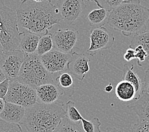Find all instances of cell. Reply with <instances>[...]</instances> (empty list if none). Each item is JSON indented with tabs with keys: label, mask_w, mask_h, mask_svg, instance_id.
I'll list each match as a JSON object with an SVG mask.
<instances>
[{
	"label": "cell",
	"mask_w": 149,
	"mask_h": 132,
	"mask_svg": "<svg viewBox=\"0 0 149 132\" xmlns=\"http://www.w3.org/2000/svg\"><path fill=\"white\" fill-rule=\"evenodd\" d=\"M18 24L27 31L42 36L53 26L62 21L56 5L52 0L41 3L23 0L16 12Z\"/></svg>",
	"instance_id": "1"
},
{
	"label": "cell",
	"mask_w": 149,
	"mask_h": 132,
	"mask_svg": "<svg viewBox=\"0 0 149 132\" xmlns=\"http://www.w3.org/2000/svg\"><path fill=\"white\" fill-rule=\"evenodd\" d=\"M149 22V9L139 0L121 3L110 12L107 23L110 27L128 37L147 31Z\"/></svg>",
	"instance_id": "2"
},
{
	"label": "cell",
	"mask_w": 149,
	"mask_h": 132,
	"mask_svg": "<svg viewBox=\"0 0 149 132\" xmlns=\"http://www.w3.org/2000/svg\"><path fill=\"white\" fill-rule=\"evenodd\" d=\"M65 116L63 102L53 104L38 102L26 109L22 124L27 132H54Z\"/></svg>",
	"instance_id": "3"
},
{
	"label": "cell",
	"mask_w": 149,
	"mask_h": 132,
	"mask_svg": "<svg viewBox=\"0 0 149 132\" xmlns=\"http://www.w3.org/2000/svg\"><path fill=\"white\" fill-rule=\"evenodd\" d=\"M20 83L36 89L42 85L54 82L53 74L45 69L36 53L26 54L17 79Z\"/></svg>",
	"instance_id": "4"
},
{
	"label": "cell",
	"mask_w": 149,
	"mask_h": 132,
	"mask_svg": "<svg viewBox=\"0 0 149 132\" xmlns=\"http://www.w3.org/2000/svg\"><path fill=\"white\" fill-rule=\"evenodd\" d=\"M20 41L16 13L5 5L0 6V43L3 53L18 49Z\"/></svg>",
	"instance_id": "5"
},
{
	"label": "cell",
	"mask_w": 149,
	"mask_h": 132,
	"mask_svg": "<svg viewBox=\"0 0 149 132\" xmlns=\"http://www.w3.org/2000/svg\"><path fill=\"white\" fill-rule=\"evenodd\" d=\"M5 101L26 109L38 103L36 89L17 80L9 81L8 90Z\"/></svg>",
	"instance_id": "6"
},
{
	"label": "cell",
	"mask_w": 149,
	"mask_h": 132,
	"mask_svg": "<svg viewBox=\"0 0 149 132\" xmlns=\"http://www.w3.org/2000/svg\"><path fill=\"white\" fill-rule=\"evenodd\" d=\"M26 53L20 50L3 53L0 57V68L10 81L16 80L24 61Z\"/></svg>",
	"instance_id": "7"
},
{
	"label": "cell",
	"mask_w": 149,
	"mask_h": 132,
	"mask_svg": "<svg viewBox=\"0 0 149 132\" xmlns=\"http://www.w3.org/2000/svg\"><path fill=\"white\" fill-rule=\"evenodd\" d=\"M62 20L67 26L72 25L86 8L84 0H58L56 4Z\"/></svg>",
	"instance_id": "8"
},
{
	"label": "cell",
	"mask_w": 149,
	"mask_h": 132,
	"mask_svg": "<svg viewBox=\"0 0 149 132\" xmlns=\"http://www.w3.org/2000/svg\"><path fill=\"white\" fill-rule=\"evenodd\" d=\"M70 57L71 53H65L53 48L52 50L40 57L45 69L54 74L67 71Z\"/></svg>",
	"instance_id": "9"
},
{
	"label": "cell",
	"mask_w": 149,
	"mask_h": 132,
	"mask_svg": "<svg viewBox=\"0 0 149 132\" xmlns=\"http://www.w3.org/2000/svg\"><path fill=\"white\" fill-rule=\"evenodd\" d=\"M79 32L74 29H58L52 34L54 48L65 53H71L78 40Z\"/></svg>",
	"instance_id": "10"
},
{
	"label": "cell",
	"mask_w": 149,
	"mask_h": 132,
	"mask_svg": "<svg viewBox=\"0 0 149 132\" xmlns=\"http://www.w3.org/2000/svg\"><path fill=\"white\" fill-rule=\"evenodd\" d=\"M90 46L87 52H93L111 48L114 43L115 38L111 31L104 26L96 27L91 30Z\"/></svg>",
	"instance_id": "11"
},
{
	"label": "cell",
	"mask_w": 149,
	"mask_h": 132,
	"mask_svg": "<svg viewBox=\"0 0 149 132\" xmlns=\"http://www.w3.org/2000/svg\"><path fill=\"white\" fill-rule=\"evenodd\" d=\"M91 55L88 52L78 53L72 51L67 66V72L79 81H83L90 71Z\"/></svg>",
	"instance_id": "12"
},
{
	"label": "cell",
	"mask_w": 149,
	"mask_h": 132,
	"mask_svg": "<svg viewBox=\"0 0 149 132\" xmlns=\"http://www.w3.org/2000/svg\"><path fill=\"white\" fill-rule=\"evenodd\" d=\"M38 101L45 104H53L60 102L63 92L55 83L42 85L36 88Z\"/></svg>",
	"instance_id": "13"
},
{
	"label": "cell",
	"mask_w": 149,
	"mask_h": 132,
	"mask_svg": "<svg viewBox=\"0 0 149 132\" xmlns=\"http://www.w3.org/2000/svg\"><path fill=\"white\" fill-rule=\"evenodd\" d=\"M26 108L5 101V108L0 113V119L8 123L20 124L26 114Z\"/></svg>",
	"instance_id": "14"
},
{
	"label": "cell",
	"mask_w": 149,
	"mask_h": 132,
	"mask_svg": "<svg viewBox=\"0 0 149 132\" xmlns=\"http://www.w3.org/2000/svg\"><path fill=\"white\" fill-rule=\"evenodd\" d=\"M139 117V121L149 122V94L141 93L140 97L127 106Z\"/></svg>",
	"instance_id": "15"
},
{
	"label": "cell",
	"mask_w": 149,
	"mask_h": 132,
	"mask_svg": "<svg viewBox=\"0 0 149 132\" xmlns=\"http://www.w3.org/2000/svg\"><path fill=\"white\" fill-rule=\"evenodd\" d=\"M40 36L27 31L20 33V41L18 50L26 54H33L36 52Z\"/></svg>",
	"instance_id": "16"
},
{
	"label": "cell",
	"mask_w": 149,
	"mask_h": 132,
	"mask_svg": "<svg viewBox=\"0 0 149 132\" xmlns=\"http://www.w3.org/2000/svg\"><path fill=\"white\" fill-rule=\"evenodd\" d=\"M115 94L116 98L122 102H130L136 100L135 88L127 81L122 80L116 85Z\"/></svg>",
	"instance_id": "17"
},
{
	"label": "cell",
	"mask_w": 149,
	"mask_h": 132,
	"mask_svg": "<svg viewBox=\"0 0 149 132\" xmlns=\"http://www.w3.org/2000/svg\"><path fill=\"white\" fill-rule=\"evenodd\" d=\"M54 80L55 83L67 97H71L75 92V86L72 75L67 71L59 73Z\"/></svg>",
	"instance_id": "18"
},
{
	"label": "cell",
	"mask_w": 149,
	"mask_h": 132,
	"mask_svg": "<svg viewBox=\"0 0 149 132\" xmlns=\"http://www.w3.org/2000/svg\"><path fill=\"white\" fill-rule=\"evenodd\" d=\"M123 80L128 81L129 83L132 84L135 88L136 92V100L140 97L143 88V81L141 80L140 77L134 71V66L131 65L130 67L127 64H125L123 70Z\"/></svg>",
	"instance_id": "19"
},
{
	"label": "cell",
	"mask_w": 149,
	"mask_h": 132,
	"mask_svg": "<svg viewBox=\"0 0 149 132\" xmlns=\"http://www.w3.org/2000/svg\"><path fill=\"white\" fill-rule=\"evenodd\" d=\"M137 45H141L142 46L144 51L147 54V59L142 67V68L146 72L149 69V31L134 36L130 46L133 48Z\"/></svg>",
	"instance_id": "20"
},
{
	"label": "cell",
	"mask_w": 149,
	"mask_h": 132,
	"mask_svg": "<svg viewBox=\"0 0 149 132\" xmlns=\"http://www.w3.org/2000/svg\"><path fill=\"white\" fill-rule=\"evenodd\" d=\"M110 12L104 8L95 9L87 16V20L91 26H103L107 22Z\"/></svg>",
	"instance_id": "21"
},
{
	"label": "cell",
	"mask_w": 149,
	"mask_h": 132,
	"mask_svg": "<svg viewBox=\"0 0 149 132\" xmlns=\"http://www.w3.org/2000/svg\"><path fill=\"white\" fill-rule=\"evenodd\" d=\"M54 132H84L81 121L73 122L67 117H64L60 121L58 126Z\"/></svg>",
	"instance_id": "22"
},
{
	"label": "cell",
	"mask_w": 149,
	"mask_h": 132,
	"mask_svg": "<svg viewBox=\"0 0 149 132\" xmlns=\"http://www.w3.org/2000/svg\"><path fill=\"white\" fill-rule=\"evenodd\" d=\"M54 48L52 41V34L48 33L41 36L38 43L36 53L38 56H42L52 50Z\"/></svg>",
	"instance_id": "23"
},
{
	"label": "cell",
	"mask_w": 149,
	"mask_h": 132,
	"mask_svg": "<svg viewBox=\"0 0 149 132\" xmlns=\"http://www.w3.org/2000/svg\"><path fill=\"white\" fill-rule=\"evenodd\" d=\"M65 112V117L73 122H79L83 118L79 110L76 108V103L71 101H69L66 103Z\"/></svg>",
	"instance_id": "24"
},
{
	"label": "cell",
	"mask_w": 149,
	"mask_h": 132,
	"mask_svg": "<svg viewBox=\"0 0 149 132\" xmlns=\"http://www.w3.org/2000/svg\"><path fill=\"white\" fill-rule=\"evenodd\" d=\"M81 123L84 132H102L100 130L101 122L97 117H95L90 120L83 118Z\"/></svg>",
	"instance_id": "25"
},
{
	"label": "cell",
	"mask_w": 149,
	"mask_h": 132,
	"mask_svg": "<svg viewBox=\"0 0 149 132\" xmlns=\"http://www.w3.org/2000/svg\"><path fill=\"white\" fill-rule=\"evenodd\" d=\"M128 1L131 0H94L98 7L105 9L109 12H111L121 3Z\"/></svg>",
	"instance_id": "26"
},
{
	"label": "cell",
	"mask_w": 149,
	"mask_h": 132,
	"mask_svg": "<svg viewBox=\"0 0 149 132\" xmlns=\"http://www.w3.org/2000/svg\"><path fill=\"white\" fill-rule=\"evenodd\" d=\"M0 132H24L19 124L8 123L0 119Z\"/></svg>",
	"instance_id": "27"
},
{
	"label": "cell",
	"mask_w": 149,
	"mask_h": 132,
	"mask_svg": "<svg viewBox=\"0 0 149 132\" xmlns=\"http://www.w3.org/2000/svg\"><path fill=\"white\" fill-rule=\"evenodd\" d=\"M133 48L135 52V59L137 60L138 66L142 67L147 59V53L144 51L141 45H137Z\"/></svg>",
	"instance_id": "28"
},
{
	"label": "cell",
	"mask_w": 149,
	"mask_h": 132,
	"mask_svg": "<svg viewBox=\"0 0 149 132\" xmlns=\"http://www.w3.org/2000/svg\"><path fill=\"white\" fill-rule=\"evenodd\" d=\"M131 132H149V122L138 121L132 126Z\"/></svg>",
	"instance_id": "29"
},
{
	"label": "cell",
	"mask_w": 149,
	"mask_h": 132,
	"mask_svg": "<svg viewBox=\"0 0 149 132\" xmlns=\"http://www.w3.org/2000/svg\"><path fill=\"white\" fill-rule=\"evenodd\" d=\"M9 81L10 80L6 78L4 81L0 83V98L5 100V96L6 95L8 90Z\"/></svg>",
	"instance_id": "30"
},
{
	"label": "cell",
	"mask_w": 149,
	"mask_h": 132,
	"mask_svg": "<svg viewBox=\"0 0 149 132\" xmlns=\"http://www.w3.org/2000/svg\"><path fill=\"white\" fill-rule=\"evenodd\" d=\"M123 58L126 61L130 62L133 59H135V52L134 48L130 47L126 50L125 54L123 55Z\"/></svg>",
	"instance_id": "31"
},
{
	"label": "cell",
	"mask_w": 149,
	"mask_h": 132,
	"mask_svg": "<svg viewBox=\"0 0 149 132\" xmlns=\"http://www.w3.org/2000/svg\"><path fill=\"white\" fill-rule=\"evenodd\" d=\"M142 92L149 94V71L145 72L144 80L143 81Z\"/></svg>",
	"instance_id": "32"
},
{
	"label": "cell",
	"mask_w": 149,
	"mask_h": 132,
	"mask_svg": "<svg viewBox=\"0 0 149 132\" xmlns=\"http://www.w3.org/2000/svg\"><path fill=\"white\" fill-rule=\"evenodd\" d=\"M106 132H123L121 130H120L116 127H109L107 128L106 130Z\"/></svg>",
	"instance_id": "33"
},
{
	"label": "cell",
	"mask_w": 149,
	"mask_h": 132,
	"mask_svg": "<svg viewBox=\"0 0 149 132\" xmlns=\"http://www.w3.org/2000/svg\"><path fill=\"white\" fill-rule=\"evenodd\" d=\"M5 101L4 99L0 98V113H1L3 109L5 108Z\"/></svg>",
	"instance_id": "34"
},
{
	"label": "cell",
	"mask_w": 149,
	"mask_h": 132,
	"mask_svg": "<svg viewBox=\"0 0 149 132\" xmlns=\"http://www.w3.org/2000/svg\"><path fill=\"white\" fill-rule=\"evenodd\" d=\"M6 79V78L5 76V75L4 73H3V71H1V68H0V83H2L3 81H4Z\"/></svg>",
	"instance_id": "35"
},
{
	"label": "cell",
	"mask_w": 149,
	"mask_h": 132,
	"mask_svg": "<svg viewBox=\"0 0 149 132\" xmlns=\"http://www.w3.org/2000/svg\"><path fill=\"white\" fill-rule=\"evenodd\" d=\"M113 90V87L111 83H110L107 86H106L105 88V91L107 93H110L111 92L112 90Z\"/></svg>",
	"instance_id": "36"
},
{
	"label": "cell",
	"mask_w": 149,
	"mask_h": 132,
	"mask_svg": "<svg viewBox=\"0 0 149 132\" xmlns=\"http://www.w3.org/2000/svg\"><path fill=\"white\" fill-rule=\"evenodd\" d=\"M3 53V48H2V46L1 45V43H0V57H1Z\"/></svg>",
	"instance_id": "37"
},
{
	"label": "cell",
	"mask_w": 149,
	"mask_h": 132,
	"mask_svg": "<svg viewBox=\"0 0 149 132\" xmlns=\"http://www.w3.org/2000/svg\"><path fill=\"white\" fill-rule=\"evenodd\" d=\"M32 1H34L35 2H38V3H41V2H42V1H47V0H32Z\"/></svg>",
	"instance_id": "38"
},
{
	"label": "cell",
	"mask_w": 149,
	"mask_h": 132,
	"mask_svg": "<svg viewBox=\"0 0 149 132\" xmlns=\"http://www.w3.org/2000/svg\"><path fill=\"white\" fill-rule=\"evenodd\" d=\"M87 1H94V0H86Z\"/></svg>",
	"instance_id": "39"
},
{
	"label": "cell",
	"mask_w": 149,
	"mask_h": 132,
	"mask_svg": "<svg viewBox=\"0 0 149 132\" xmlns=\"http://www.w3.org/2000/svg\"><path fill=\"white\" fill-rule=\"evenodd\" d=\"M149 71V69H148V71Z\"/></svg>",
	"instance_id": "40"
},
{
	"label": "cell",
	"mask_w": 149,
	"mask_h": 132,
	"mask_svg": "<svg viewBox=\"0 0 149 132\" xmlns=\"http://www.w3.org/2000/svg\"><path fill=\"white\" fill-rule=\"evenodd\" d=\"M22 1H23V0H22Z\"/></svg>",
	"instance_id": "41"
}]
</instances>
